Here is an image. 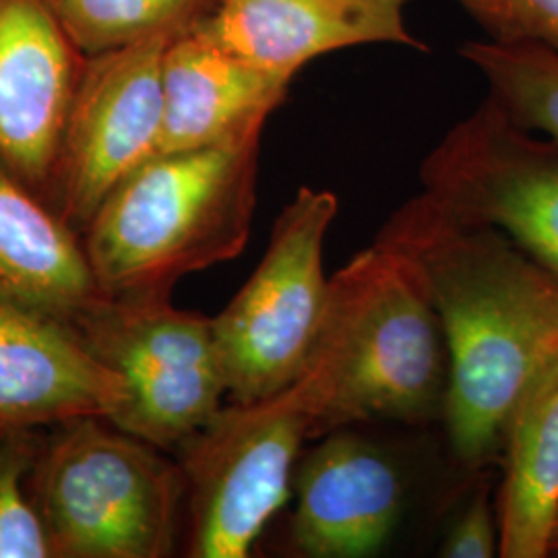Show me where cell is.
Masks as SVG:
<instances>
[{
    "label": "cell",
    "instance_id": "cell-16",
    "mask_svg": "<svg viewBox=\"0 0 558 558\" xmlns=\"http://www.w3.org/2000/svg\"><path fill=\"white\" fill-rule=\"evenodd\" d=\"M500 453L499 557H548L558 515V354L515 401Z\"/></svg>",
    "mask_w": 558,
    "mask_h": 558
},
{
    "label": "cell",
    "instance_id": "cell-12",
    "mask_svg": "<svg viewBox=\"0 0 558 558\" xmlns=\"http://www.w3.org/2000/svg\"><path fill=\"white\" fill-rule=\"evenodd\" d=\"M410 0H220L197 23L223 50L263 73L292 83L323 54L366 44L426 52L408 29Z\"/></svg>",
    "mask_w": 558,
    "mask_h": 558
},
{
    "label": "cell",
    "instance_id": "cell-2",
    "mask_svg": "<svg viewBox=\"0 0 558 558\" xmlns=\"http://www.w3.org/2000/svg\"><path fill=\"white\" fill-rule=\"evenodd\" d=\"M311 439L364 422L442 418L449 352L408 265L375 242L329 279L319 336L294 383Z\"/></svg>",
    "mask_w": 558,
    "mask_h": 558
},
{
    "label": "cell",
    "instance_id": "cell-4",
    "mask_svg": "<svg viewBox=\"0 0 558 558\" xmlns=\"http://www.w3.org/2000/svg\"><path fill=\"white\" fill-rule=\"evenodd\" d=\"M27 480L52 558H166L177 548L179 461L106 418L71 420Z\"/></svg>",
    "mask_w": 558,
    "mask_h": 558
},
{
    "label": "cell",
    "instance_id": "cell-15",
    "mask_svg": "<svg viewBox=\"0 0 558 558\" xmlns=\"http://www.w3.org/2000/svg\"><path fill=\"white\" fill-rule=\"evenodd\" d=\"M100 296L77 232L0 166V302L73 325Z\"/></svg>",
    "mask_w": 558,
    "mask_h": 558
},
{
    "label": "cell",
    "instance_id": "cell-21",
    "mask_svg": "<svg viewBox=\"0 0 558 558\" xmlns=\"http://www.w3.org/2000/svg\"><path fill=\"white\" fill-rule=\"evenodd\" d=\"M497 507L488 495V482H482L458 521L440 544V557L490 558L500 553Z\"/></svg>",
    "mask_w": 558,
    "mask_h": 558
},
{
    "label": "cell",
    "instance_id": "cell-19",
    "mask_svg": "<svg viewBox=\"0 0 558 558\" xmlns=\"http://www.w3.org/2000/svg\"><path fill=\"white\" fill-rule=\"evenodd\" d=\"M34 428H0V558H52L27 480L40 453Z\"/></svg>",
    "mask_w": 558,
    "mask_h": 558
},
{
    "label": "cell",
    "instance_id": "cell-14",
    "mask_svg": "<svg viewBox=\"0 0 558 558\" xmlns=\"http://www.w3.org/2000/svg\"><path fill=\"white\" fill-rule=\"evenodd\" d=\"M160 151H184L263 131L290 85L223 50L199 27L168 44L161 66Z\"/></svg>",
    "mask_w": 558,
    "mask_h": 558
},
{
    "label": "cell",
    "instance_id": "cell-20",
    "mask_svg": "<svg viewBox=\"0 0 558 558\" xmlns=\"http://www.w3.org/2000/svg\"><path fill=\"white\" fill-rule=\"evenodd\" d=\"M490 41L558 52V0H456Z\"/></svg>",
    "mask_w": 558,
    "mask_h": 558
},
{
    "label": "cell",
    "instance_id": "cell-18",
    "mask_svg": "<svg viewBox=\"0 0 558 558\" xmlns=\"http://www.w3.org/2000/svg\"><path fill=\"white\" fill-rule=\"evenodd\" d=\"M488 83V100L521 129L558 143V52L538 44L468 41L459 48Z\"/></svg>",
    "mask_w": 558,
    "mask_h": 558
},
{
    "label": "cell",
    "instance_id": "cell-13",
    "mask_svg": "<svg viewBox=\"0 0 558 558\" xmlns=\"http://www.w3.org/2000/svg\"><path fill=\"white\" fill-rule=\"evenodd\" d=\"M124 396L71 325L0 302V428L110 420Z\"/></svg>",
    "mask_w": 558,
    "mask_h": 558
},
{
    "label": "cell",
    "instance_id": "cell-22",
    "mask_svg": "<svg viewBox=\"0 0 558 558\" xmlns=\"http://www.w3.org/2000/svg\"><path fill=\"white\" fill-rule=\"evenodd\" d=\"M550 553H558V515L553 527V536H550Z\"/></svg>",
    "mask_w": 558,
    "mask_h": 558
},
{
    "label": "cell",
    "instance_id": "cell-9",
    "mask_svg": "<svg viewBox=\"0 0 558 558\" xmlns=\"http://www.w3.org/2000/svg\"><path fill=\"white\" fill-rule=\"evenodd\" d=\"M172 38L156 36L83 62L54 177L60 218L75 232H85L120 182L160 151L161 66Z\"/></svg>",
    "mask_w": 558,
    "mask_h": 558
},
{
    "label": "cell",
    "instance_id": "cell-5",
    "mask_svg": "<svg viewBox=\"0 0 558 558\" xmlns=\"http://www.w3.org/2000/svg\"><path fill=\"white\" fill-rule=\"evenodd\" d=\"M311 414L290 385L271 398L223 403L177 447L189 509L186 555L246 558L290 499Z\"/></svg>",
    "mask_w": 558,
    "mask_h": 558
},
{
    "label": "cell",
    "instance_id": "cell-6",
    "mask_svg": "<svg viewBox=\"0 0 558 558\" xmlns=\"http://www.w3.org/2000/svg\"><path fill=\"white\" fill-rule=\"evenodd\" d=\"M338 207L331 191L300 186L253 276L211 317L228 401L271 398L299 379L327 306L323 246Z\"/></svg>",
    "mask_w": 558,
    "mask_h": 558
},
{
    "label": "cell",
    "instance_id": "cell-11",
    "mask_svg": "<svg viewBox=\"0 0 558 558\" xmlns=\"http://www.w3.org/2000/svg\"><path fill=\"white\" fill-rule=\"evenodd\" d=\"M290 544L300 557L362 558L379 553L398 525L405 484L371 440L341 428L299 461Z\"/></svg>",
    "mask_w": 558,
    "mask_h": 558
},
{
    "label": "cell",
    "instance_id": "cell-8",
    "mask_svg": "<svg viewBox=\"0 0 558 558\" xmlns=\"http://www.w3.org/2000/svg\"><path fill=\"white\" fill-rule=\"evenodd\" d=\"M422 191L470 221L493 226L558 279V143L493 100L458 122L420 166Z\"/></svg>",
    "mask_w": 558,
    "mask_h": 558
},
{
    "label": "cell",
    "instance_id": "cell-3",
    "mask_svg": "<svg viewBox=\"0 0 558 558\" xmlns=\"http://www.w3.org/2000/svg\"><path fill=\"white\" fill-rule=\"evenodd\" d=\"M263 131L156 154L101 203L85 253L106 296H170L184 276L236 259L251 239Z\"/></svg>",
    "mask_w": 558,
    "mask_h": 558
},
{
    "label": "cell",
    "instance_id": "cell-7",
    "mask_svg": "<svg viewBox=\"0 0 558 558\" xmlns=\"http://www.w3.org/2000/svg\"><path fill=\"white\" fill-rule=\"evenodd\" d=\"M71 327L124 383L110 422L158 449L177 451L228 399L214 319L180 311L170 296L104 294Z\"/></svg>",
    "mask_w": 558,
    "mask_h": 558
},
{
    "label": "cell",
    "instance_id": "cell-17",
    "mask_svg": "<svg viewBox=\"0 0 558 558\" xmlns=\"http://www.w3.org/2000/svg\"><path fill=\"white\" fill-rule=\"evenodd\" d=\"M220 0H44L62 34L87 57L156 36H179Z\"/></svg>",
    "mask_w": 558,
    "mask_h": 558
},
{
    "label": "cell",
    "instance_id": "cell-1",
    "mask_svg": "<svg viewBox=\"0 0 558 558\" xmlns=\"http://www.w3.org/2000/svg\"><path fill=\"white\" fill-rule=\"evenodd\" d=\"M375 242L401 257L439 315L449 352L447 437L468 470H484L499 459L519 396L558 354V279L505 232L424 191Z\"/></svg>",
    "mask_w": 558,
    "mask_h": 558
},
{
    "label": "cell",
    "instance_id": "cell-10",
    "mask_svg": "<svg viewBox=\"0 0 558 558\" xmlns=\"http://www.w3.org/2000/svg\"><path fill=\"white\" fill-rule=\"evenodd\" d=\"M83 62L44 0H0V166L34 193L54 186Z\"/></svg>",
    "mask_w": 558,
    "mask_h": 558
}]
</instances>
